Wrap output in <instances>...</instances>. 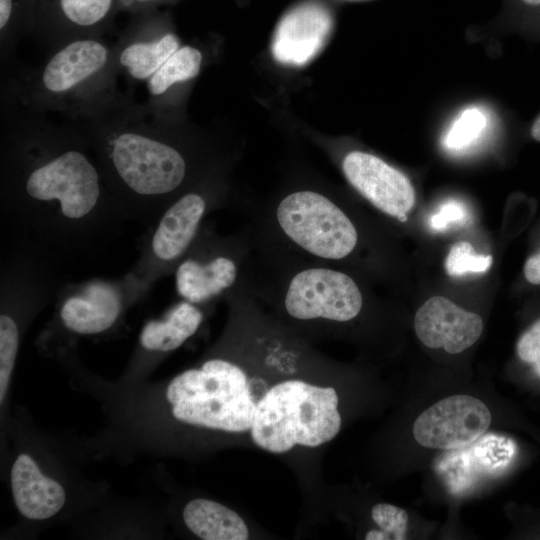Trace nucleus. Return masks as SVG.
<instances>
[{"mask_svg":"<svg viewBox=\"0 0 540 540\" xmlns=\"http://www.w3.org/2000/svg\"><path fill=\"white\" fill-rule=\"evenodd\" d=\"M1 143L4 194L20 206L84 222L113 194L79 129L52 122L4 90Z\"/></svg>","mask_w":540,"mask_h":540,"instance_id":"obj_1","label":"nucleus"},{"mask_svg":"<svg viewBox=\"0 0 540 540\" xmlns=\"http://www.w3.org/2000/svg\"><path fill=\"white\" fill-rule=\"evenodd\" d=\"M171 112L139 103L131 89L107 91L67 120L87 138L105 181L118 197L169 205L191 189L194 163Z\"/></svg>","mask_w":540,"mask_h":540,"instance_id":"obj_2","label":"nucleus"},{"mask_svg":"<svg viewBox=\"0 0 540 540\" xmlns=\"http://www.w3.org/2000/svg\"><path fill=\"white\" fill-rule=\"evenodd\" d=\"M36 67L18 60L1 69V89L22 104L65 117L99 95L116 88L119 75L114 46L100 36L66 41L45 53Z\"/></svg>","mask_w":540,"mask_h":540,"instance_id":"obj_3","label":"nucleus"},{"mask_svg":"<svg viewBox=\"0 0 540 540\" xmlns=\"http://www.w3.org/2000/svg\"><path fill=\"white\" fill-rule=\"evenodd\" d=\"M333 387L290 379L272 386L256 404L250 435L256 446L285 453L295 445L318 447L341 429Z\"/></svg>","mask_w":540,"mask_h":540,"instance_id":"obj_4","label":"nucleus"},{"mask_svg":"<svg viewBox=\"0 0 540 540\" xmlns=\"http://www.w3.org/2000/svg\"><path fill=\"white\" fill-rule=\"evenodd\" d=\"M166 397L179 421L231 433L250 430L257 404L244 369L222 358L174 377Z\"/></svg>","mask_w":540,"mask_h":540,"instance_id":"obj_5","label":"nucleus"},{"mask_svg":"<svg viewBox=\"0 0 540 540\" xmlns=\"http://www.w3.org/2000/svg\"><path fill=\"white\" fill-rule=\"evenodd\" d=\"M253 252L254 240L248 223L229 236H220L202 226L175 268L179 296L196 305L227 298L246 281Z\"/></svg>","mask_w":540,"mask_h":540,"instance_id":"obj_6","label":"nucleus"},{"mask_svg":"<svg viewBox=\"0 0 540 540\" xmlns=\"http://www.w3.org/2000/svg\"><path fill=\"white\" fill-rule=\"evenodd\" d=\"M491 418L490 410L481 400L453 395L436 402L417 417L413 436L426 448H463L487 431Z\"/></svg>","mask_w":540,"mask_h":540,"instance_id":"obj_7","label":"nucleus"},{"mask_svg":"<svg viewBox=\"0 0 540 540\" xmlns=\"http://www.w3.org/2000/svg\"><path fill=\"white\" fill-rule=\"evenodd\" d=\"M340 166L348 183L373 207L401 223L415 204L408 177L380 157L360 150L346 153Z\"/></svg>","mask_w":540,"mask_h":540,"instance_id":"obj_8","label":"nucleus"},{"mask_svg":"<svg viewBox=\"0 0 540 540\" xmlns=\"http://www.w3.org/2000/svg\"><path fill=\"white\" fill-rule=\"evenodd\" d=\"M215 187H192L165 209L151 239V252L158 264L170 269L181 261L202 227L205 216L222 204Z\"/></svg>","mask_w":540,"mask_h":540,"instance_id":"obj_9","label":"nucleus"},{"mask_svg":"<svg viewBox=\"0 0 540 540\" xmlns=\"http://www.w3.org/2000/svg\"><path fill=\"white\" fill-rule=\"evenodd\" d=\"M414 328L425 346L458 354L480 338L483 320L478 314L466 311L443 296H434L416 312Z\"/></svg>","mask_w":540,"mask_h":540,"instance_id":"obj_10","label":"nucleus"},{"mask_svg":"<svg viewBox=\"0 0 540 540\" xmlns=\"http://www.w3.org/2000/svg\"><path fill=\"white\" fill-rule=\"evenodd\" d=\"M331 29L332 18L326 8L315 3L300 5L278 23L272 54L282 64L305 65L324 47Z\"/></svg>","mask_w":540,"mask_h":540,"instance_id":"obj_11","label":"nucleus"},{"mask_svg":"<svg viewBox=\"0 0 540 540\" xmlns=\"http://www.w3.org/2000/svg\"><path fill=\"white\" fill-rule=\"evenodd\" d=\"M116 67L130 84L147 81L180 48L177 35L157 26L124 34L114 45Z\"/></svg>","mask_w":540,"mask_h":540,"instance_id":"obj_12","label":"nucleus"},{"mask_svg":"<svg viewBox=\"0 0 540 540\" xmlns=\"http://www.w3.org/2000/svg\"><path fill=\"white\" fill-rule=\"evenodd\" d=\"M11 489L18 511L31 520L54 516L66 500L63 487L44 476L27 454H20L12 466Z\"/></svg>","mask_w":540,"mask_h":540,"instance_id":"obj_13","label":"nucleus"},{"mask_svg":"<svg viewBox=\"0 0 540 540\" xmlns=\"http://www.w3.org/2000/svg\"><path fill=\"white\" fill-rule=\"evenodd\" d=\"M120 312L116 290L102 282L92 283L69 296L61 306L65 327L78 334H96L110 328Z\"/></svg>","mask_w":540,"mask_h":540,"instance_id":"obj_14","label":"nucleus"},{"mask_svg":"<svg viewBox=\"0 0 540 540\" xmlns=\"http://www.w3.org/2000/svg\"><path fill=\"white\" fill-rule=\"evenodd\" d=\"M187 528L204 540H246L249 531L238 513L208 499H194L183 509Z\"/></svg>","mask_w":540,"mask_h":540,"instance_id":"obj_15","label":"nucleus"},{"mask_svg":"<svg viewBox=\"0 0 540 540\" xmlns=\"http://www.w3.org/2000/svg\"><path fill=\"white\" fill-rule=\"evenodd\" d=\"M203 318L198 305L183 300L169 311L164 320L149 321L141 331L140 343L147 350H175L197 332Z\"/></svg>","mask_w":540,"mask_h":540,"instance_id":"obj_16","label":"nucleus"},{"mask_svg":"<svg viewBox=\"0 0 540 540\" xmlns=\"http://www.w3.org/2000/svg\"><path fill=\"white\" fill-rule=\"evenodd\" d=\"M203 63L202 52L191 45L180 46L162 67L147 80L148 100L152 108L164 110L178 85L196 78Z\"/></svg>","mask_w":540,"mask_h":540,"instance_id":"obj_17","label":"nucleus"},{"mask_svg":"<svg viewBox=\"0 0 540 540\" xmlns=\"http://www.w3.org/2000/svg\"><path fill=\"white\" fill-rule=\"evenodd\" d=\"M113 4L114 0H57L59 25L50 50L74 38L99 36L97 30Z\"/></svg>","mask_w":540,"mask_h":540,"instance_id":"obj_18","label":"nucleus"},{"mask_svg":"<svg viewBox=\"0 0 540 540\" xmlns=\"http://www.w3.org/2000/svg\"><path fill=\"white\" fill-rule=\"evenodd\" d=\"M487 126V114L479 107H468L456 117L445 133L443 145L452 151L467 149L481 138Z\"/></svg>","mask_w":540,"mask_h":540,"instance_id":"obj_19","label":"nucleus"},{"mask_svg":"<svg viewBox=\"0 0 540 540\" xmlns=\"http://www.w3.org/2000/svg\"><path fill=\"white\" fill-rule=\"evenodd\" d=\"M371 517L379 529H372L365 535L366 540H403L408 528L405 510L388 503H378L372 507Z\"/></svg>","mask_w":540,"mask_h":540,"instance_id":"obj_20","label":"nucleus"},{"mask_svg":"<svg viewBox=\"0 0 540 540\" xmlns=\"http://www.w3.org/2000/svg\"><path fill=\"white\" fill-rule=\"evenodd\" d=\"M19 345V331L14 319L2 313L0 316V403L9 385Z\"/></svg>","mask_w":540,"mask_h":540,"instance_id":"obj_21","label":"nucleus"},{"mask_svg":"<svg viewBox=\"0 0 540 540\" xmlns=\"http://www.w3.org/2000/svg\"><path fill=\"white\" fill-rule=\"evenodd\" d=\"M492 260L491 255L478 254L469 242L460 241L450 248L445 259V270L452 277L482 273L490 268Z\"/></svg>","mask_w":540,"mask_h":540,"instance_id":"obj_22","label":"nucleus"},{"mask_svg":"<svg viewBox=\"0 0 540 540\" xmlns=\"http://www.w3.org/2000/svg\"><path fill=\"white\" fill-rule=\"evenodd\" d=\"M516 355L540 378V318L536 319L518 338Z\"/></svg>","mask_w":540,"mask_h":540,"instance_id":"obj_23","label":"nucleus"},{"mask_svg":"<svg viewBox=\"0 0 540 540\" xmlns=\"http://www.w3.org/2000/svg\"><path fill=\"white\" fill-rule=\"evenodd\" d=\"M467 217L464 204L457 200H449L440 205L430 217L429 224L433 230L443 231L454 224H462Z\"/></svg>","mask_w":540,"mask_h":540,"instance_id":"obj_24","label":"nucleus"},{"mask_svg":"<svg viewBox=\"0 0 540 540\" xmlns=\"http://www.w3.org/2000/svg\"><path fill=\"white\" fill-rule=\"evenodd\" d=\"M525 281L532 286H540V245L530 254L523 266Z\"/></svg>","mask_w":540,"mask_h":540,"instance_id":"obj_25","label":"nucleus"},{"mask_svg":"<svg viewBox=\"0 0 540 540\" xmlns=\"http://www.w3.org/2000/svg\"><path fill=\"white\" fill-rule=\"evenodd\" d=\"M12 14V0H0V30L6 27Z\"/></svg>","mask_w":540,"mask_h":540,"instance_id":"obj_26","label":"nucleus"},{"mask_svg":"<svg viewBox=\"0 0 540 540\" xmlns=\"http://www.w3.org/2000/svg\"><path fill=\"white\" fill-rule=\"evenodd\" d=\"M531 136L540 142V116L535 120L531 127Z\"/></svg>","mask_w":540,"mask_h":540,"instance_id":"obj_27","label":"nucleus"},{"mask_svg":"<svg viewBox=\"0 0 540 540\" xmlns=\"http://www.w3.org/2000/svg\"><path fill=\"white\" fill-rule=\"evenodd\" d=\"M158 0H129L127 2V4H130V3H138V4H148V3H153V2H156Z\"/></svg>","mask_w":540,"mask_h":540,"instance_id":"obj_28","label":"nucleus"},{"mask_svg":"<svg viewBox=\"0 0 540 540\" xmlns=\"http://www.w3.org/2000/svg\"><path fill=\"white\" fill-rule=\"evenodd\" d=\"M529 5H540V0H522Z\"/></svg>","mask_w":540,"mask_h":540,"instance_id":"obj_29","label":"nucleus"}]
</instances>
